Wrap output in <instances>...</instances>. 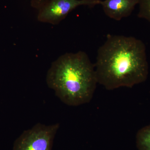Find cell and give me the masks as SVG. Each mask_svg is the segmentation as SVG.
<instances>
[{
	"label": "cell",
	"mask_w": 150,
	"mask_h": 150,
	"mask_svg": "<svg viewBox=\"0 0 150 150\" xmlns=\"http://www.w3.org/2000/svg\"><path fill=\"white\" fill-rule=\"evenodd\" d=\"M94 65L98 83L108 90L133 87L146 80L149 74L145 44L132 36L108 34Z\"/></svg>",
	"instance_id": "6da1fadb"
},
{
	"label": "cell",
	"mask_w": 150,
	"mask_h": 150,
	"mask_svg": "<svg viewBox=\"0 0 150 150\" xmlns=\"http://www.w3.org/2000/svg\"><path fill=\"white\" fill-rule=\"evenodd\" d=\"M46 81L62 102L72 106L90 102L98 83L94 64L83 51L59 57L48 70Z\"/></svg>",
	"instance_id": "7a4b0ae2"
},
{
	"label": "cell",
	"mask_w": 150,
	"mask_h": 150,
	"mask_svg": "<svg viewBox=\"0 0 150 150\" xmlns=\"http://www.w3.org/2000/svg\"><path fill=\"white\" fill-rule=\"evenodd\" d=\"M59 123H38L25 130L16 140L12 150H52Z\"/></svg>",
	"instance_id": "3957f363"
},
{
	"label": "cell",
	"mask_w": 150,
	"mask_h": 150,
	"mask_svg": "<svg viewBox=\"0 0 150 150\" xmlns=\"http://www.w3.org/2000/svg\"><path fill=\"white\" fill-rule=\"evenodd\" d=\"M101 0H50L38 9L37 20L43 23L56 25L78 7L92 8L100 5Z\"/></svg>",
	"instance_id": "277c9868"
},
{
	"label": "cell",
	"mask_w": 150,
	"mask_h": 150,
	"mask_svg": "<svg viewBox=\"0 0 150 150\" xmlns=\"http://www.w3.org/2000/svg\"><path fill=\"white\" fill-rule=\"evenodd\" d=\"M139 0H104L100 5L105 14L117 21L131 15Z\"/></svg>",
	"instance_id": "5b68a950"
},
{
	"label": "cell",
	"mask_w": 150,
	"mask_h": 150,
	"mask_svg": "<svg viewBox=\"0 0 150 150\" xmlns=\"http://www.w3.org/2000/svg\"><path fill=\"white\" fill-rule=\"evenodd\" d=\"M136 144L138 150H150V124L138 131Z\"/></svg>",
	"instance_id": "8992f818"
},
{
	"label": "cell",
	"mask_w": 150,
	"mask_h": 150,
	"mask_svg": "<svg viewBox=\"0 0 150 150\" xmlns=\"http://www.w3.org/2000/svg\"><path fill=\"white\" fill-rule=\"evenodd\" d=\"M139 12L138 16L150 23V0H139Z\"/></svg>",
	"instance_id": "52a82bcc"
},
{
	"label": "cell",
	"mask_w": 150,
	"mask_h": 150,
	"mask_svg": "<svg viewBox=\"0 0 150 150\" xmlns=\"http://www.w3.org/2000/svg\"><path fill=\"white\" fill-rule=\"evenodd\" d=\"M50 0H30V5L33 8L38 10Z\"/></svg>",
	"instance_id": "ba28073f"
}]
</instances>
